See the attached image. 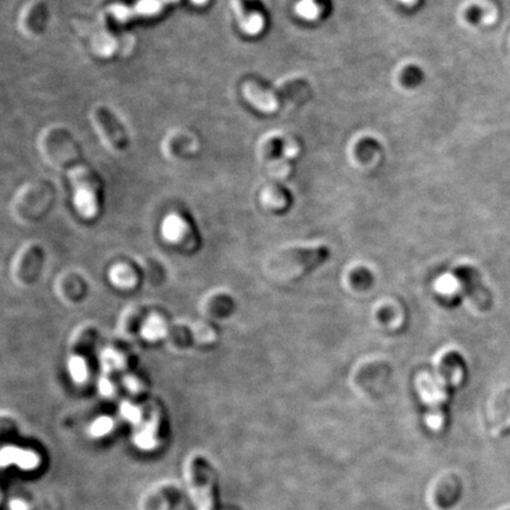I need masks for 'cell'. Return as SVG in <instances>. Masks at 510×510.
I'll use <instances>...</instances> for the list:
<instances>
[{
    "mask_svg": "<svg viewBox=\"0 0 510 510\" xmlns=\"http://www.w3.org/2000/svg\"><path fill=\"white\" fill-rule=\"evenodd\" d=\"M453 272L455 277L458 279V282H461L465 294H468L470 299H473V302L481 307L490 305L491 295H490L489 291L483 286L481 274L478 273L476 268H473L471 266H458Z\"/></svg>",
    "mask_w": 510,
    "mask_h": 510,
    "instance_id": "obj_4",
    "label": "cell"
},
{
    "mask_svg": "<svg viewBox=\"0 0 510 510\" xmlns=\"http://www.w3.org/2000/svg\"><path fill=\"white\" fill-rule=\"evenodd\" d=\"M244 95L254 108L264 112H272L279 106L278 96L273 91L262 88L257 83H246L244 86Z\"/></svg>",
    "mask_w": 510,
    "mask_h": 510,
    "instance_id": "obj_6",
    "label": "cell"
},
{
    "mask_svg": "<svg viewBox=\"0 0 510 510\" xmlns=\"http://www.w3.org/2000/svg\"><path fill=\"white\" fill-rule=\"evenodd\" d=\"M12 463L19 465L23 469H33L38 464L37 455L13 447L4 448L1 451V464L5 467Z\"/></svg>",
    "mask_w": 510,
    "mask_h": 510,
    "instance_id": "obj_8",
    "label": "cell"
},
{
    "mask_svg": "<svg viewBox=\"0 0 510 510\" xmlns=\"http://www.w3.org/2000/svg\"><path fill=\"white\" fill-rule=\"evenodd\" d=\"M327 0H302L298 5V11L300 16L307 18L308 21H315L320 16V13L325 10Z\"/></svg>",
    "mask_w": 510,
    "mask_h": 510,
    "instance_id": "obj_10",
    "label": "cell"
},
{
    "mask_svg": "<svg viewBox=\"0 0 510 510\" xmlns=\"http://www.w3.org/2000/svg\"><path fill=\"white\" fill-rule=\"evenodd\" d=\"M121 411H122L123 416L126 417L128 420H130L131 423H135V424L139 423V418H141L139 409L133 406L129 403H124L122 404Z\"/></svg>",
    "mask_w": 510,
    "mask_h": 510,
    "instance_id": "obj_17",
    "label": "cell"
},
{
    "mask_svg": "<svg viewBox=\"0 0 510 510\" xmlns=\"http://www.w3.org/2000/svg\"><path fill=\"white\" fill-rule=\"evenodd\" d=\"M175 1L177 0H139L134 5H112L109 8V12L116 21L126 23L139 17L148 18L157 16L167 8L168 5Z\"/></svg>",
    "mask_w": 510,
    "mask_h": 510,
    "instance_id": "obj_2",
    "label": "cell"
},
{
    "mask_svg": "<svg viewBox=\"0 0 510 510\" xmlns=\"http://www.w3.org/2000/svg\"><path fill=\"white\" fill-rule=\"evenodd\" d=\"M92 119L97 126L98 130L102 133L103 137L110 147L116 150H122L128 146V136L124 128L116 119L110 111L103 106H98L92 112Z\"/></svg>",
    "mask_w": 510,
    "mask_h": 510,
    "instance_id": "obj_3",
    "label": "cell"
},
{
    "mask_svg": "<svg viewBox=\"0 0 510 510\" xmlns=\"http://www.w3.org/2000/svg\"><path fill=\"white\" fill-rule=\"evenodd\" d=\"M111 282L119 287H130L135 282L134 273L126 266H116L110 272Z\"/></svg>",
    "mask_w": 510,
    "mask_h": 510,
    "instance_id": "obj_11",
    "label": "cell"
},
{
    "mask_svg": "<svg viewBox=\"0 0 510 510\" xmlns=\"http://www.w3.org/2000/svg\"><path fill=\"white\" fill-rule=\"evenodd\" d=\"M192 1L196 5H204L208 3V0H192Z\"/></svg>",
    "mask_w": 510,
    "mask_h": 510,
    "instance_id": "obj_21",
    "label": "cell"
},
{
    "mask_svg": "<svg viewBox=\"0 0 510 510\" xmlns=\"http://www.w3.org/2000/svg\"><path fill=\"white\" fill-rule=\"evenodd\" d=\"M99 390H101L103 395H110L111 392H112V386H111L110 382L106 380V378H102L101 383H99Z\"/></svg>",
    "mask_w": 510,
    "mask_h": 510,
    "instance_id": "obj_18",
    "label": "cell"
},
{
    "mask_svg": "<svg viewBox=\"0 0 510 510\" xmlns=\"http://www.w3.org/2000/svg\"><path fill=\"white\" fill-rule=\"evenodd\" d=\"M187 231V222L175 213L169 214L162 224V234L164 239L172 242L180 240Z\"/></svg>",
    "mask_w": 510,
    "mask_h": 510,
    "instance_id": "obj_9",
    "label": "cell"
},
{
    "mask_svg": "<svg viewBox=\"0 0 510 510\" xmlns=\"http://www.w3.org/2000/svg\"><path fill=\"white\" fill-rule=\"evenodd\" d=\"M166 327L159 318H150L143 327V335L148 339H157L164 337Z\"/></svg>",
    "mask_w": 510,
    "mask_h": 510,
    "instance_id": "obj_13",
    "label": "cell"
},
{
    "mask_svg": "<svg viewBox=\"0 0 510 510\" xmlns=\"http://www.w3.org/2000/svg\"><path fill=\"white\" fill-rule=\"evenodd\" d=\"M103 364L106 368H121L123 365L122 357L114 351H106L103 353Z\"/></svg>",
    "mask_w": 510,
    "mask_h": 510,
    "instance_id": "obj_16",
    "label": "cell"
},
{
    "mask_svg": "<svg viewBox=\"0 0 510 510\" xmlns=\"http://www.w3.org/2000/svg\"><path fill=\"white\" fill-rule=\"evenodd\" d=\"M111 428H112V420H111V418H109V417H99L91 425L90 433L92 436H104V435H106V433L110 431Z\"/></svg>",
    "mask_w": 510,
    "mask_h": 510,
    "instance_id": "obj_15",
    "label": "cell"
},
{
    "mask_svg": "<svg viewBox=\"0 0 510 510\" xmlns=\"http://www.w3.org/2000/svg\"><path fill=\"white\" fill-rule=\"evenodd\" d=\"M68 161V172L74 187L75 207L82 217L91 219L98 212L96 182L90 170L78 159L77 156H71Z\"/></svg>",
    "mask_w": 510,
    "mask_h": 510,
    "instance_id": "obj_1",
    "label": "cell"
},
{
    "mask_svg": "<svg viewBox=\"0 0 510 510\" xmlns=\"http://www.w3.org/2000/svg\"><path fill=\"white\" fill-rule=\"evenodd\" d=\"M233 8L244 32L249 36H257L262 32L265 28L266 18L260 10L249 6L246 0H233Z\"/></svg>",
    "mask_w": 510,
    "mask_h": 510,
    "instance_id": "obj_5",
    "label": "cell"
},
{
    "mask_svg": "<svg viewBox=\"0 0 510 510\" xmlns=\"http://www.w3.org/2000/svg\"><path fill=\"white\" fill-rule=\"evenodd\" d=\"M70 373L72 375V378L78 383H82L86 380L88 375V369H86V360L82 357L74 355L69 360Z\"/></svg>",
    "mask_w": 510,
    "mask_h": 510,
    "instance_id": "obj_12",
    "label": "cell"
},
{
    "mask_svg": "<svg viewBox=\"0 0 510 510\" xmlns=\"http://www.w3.org/2000/svg\"><path fill=\"white\" fill-rule=\"evenodd\" d=\"M402 3H404L406 5H415L418 3V0H400Z\"/></svg>",
    "mask_w": 510,
    "mask_h": 510,
    "instance_id": "obj_20",
    "label": "cell"
},
{
    "mask_svg": "<svg viewBox=\"0 0 510 510\" xmlns=\"http://www.w3.org/2000/svg\"><path fill=\"white\" fill-rule=\"evenodd\" d=\"M291 254L299 266H302V271L308 272L328 260L330 249L326 246H319L313 248H295Z\"/></svg>",
    "mask_w": 510,
    "mask_h": 510,
    "instance_id": "obj_7",
    "label": "cell"
},
{
    "mask_svg": "<svg viewBox=\"0 0 510 510\" xmlns=\"http://www.w3.org/2000/svg\"><path fill=\"white\" fill-rule=\"evenodd\" d=\"M10 507H11V509L12 510L28 509V507H26V504H25L23 501H19V500H13L12 502H11V504H10Z\"/></svg>",
    "mask_w": 510,
    "mask_h": 510,
    "instance_id": "obj_19",
    "label": "cell"
},
{
    "mask_svg": "<svg viewBox=\"0 0 510 510\" xmlns=\"http://www.w3.org/2000/svg\"><path fill=\"white\" fill-rule=\"evenodd\" d=\"M136 444L143 449H150L155 445V435L151 424H148L147 428L143 429L141 433H137L135 437Z\"/></svg>",
    "mask_w": 510,
    "mask_h": 510,
    "instance_id": "obj_14",
    "label": "cell"
}]
</instances>
